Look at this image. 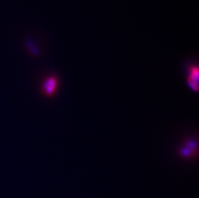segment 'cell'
Instances as JSON below:
<instances>
[{
  "label": "cell",
  "instance_id": "6da1fadb",
  "mask_svg": "<svg viewBox=\"0 0 199 198\" xmlns=\"http://www.w3.org/2000/svg\"><path fill=\"white\" fill-rule=\"evenodd\" d=\"M179 156L184 160L193 159L197 156L198 142L194 139H188L182 143L178 150Z\"/></svg>",
  "mask_w": 199,
  "mask_h": 198
},
{
  "label": "cell",
  "instance_id": "7a4b0ae2",
  "mask_svg": "<svg viewBox=\"0 0 199 198\" xmlns=\"http://www.w3.org/2000/svg\"><path fill=\"white\" fill-rule=\"evenodd\" d=\"M58 86H59V80L55 75H51L44 80L41 90L45 95L48 97H51L55 94Z\"/></svg>",
  "mask_w": 199,
  "mask_h": 198
},
{
  "label": "cell",
  "instance_id": "3957f363",
  "mask_svg": "<svg viewBox=\"0 0 199 198\" xmlns=\"http://www.w3.org/2000/svg\"><path fill=\"white\" fill-rule=\"evenodd\" d=\"M199 70L196 65H190L188 69V75L186 77V84L188 88L194 92L198 91Z\"/></svg>",
  "mask_w": 199,
  "mask_h": 198
}]
</instances>
